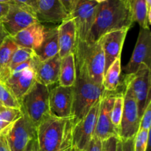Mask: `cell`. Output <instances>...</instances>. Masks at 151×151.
<instances>
[{
    "instance_id": "e575fe53",
    "label": "cell",
    "mask_w": 151,
    "mask_h": 151,
    "mask_svg": "<svg viewBox=\"0 0 151 151\" xmlns=\"http://www.w3.org/2000/svg\"><path fill=\"white\" fill-rule=\"evenodd\" d=\"M134 138L121 140L122 142V151H134Z\"/></svg>"
},
{
    "instance_id": "277c9868",
    "label": "cell",
    "mask_w": 151,
    "mask_h": 151,
    "mask_svg": "<svg viewBox=\"0 0 151 151\" xmlns=\"http://www.w3.org/2000/svg\"><path fill=\"white\" fill-rule=\"evenodd\" d=\"M105 93L103 86L90 81L87 77L76 74L73 86L72 117L77 123L88 114L90 109L101 100Z\"/></svg>"
},
{
    "instance_id": "f35d334b",
    "label": "cell",
    "mask_w": 151,
    "mask_h": 151,
    "mask_svg": "<svg viewBox=\"0 0 151 151\" xmlns=\"http://www.w3.org/2000/svg\"><path fill=\"white\" fill-rule=\"evenodd\" d=\"M25 151H38V145H37L36 138L33 139L29 142Z\"/></svg>"
},
{
    "instance_id": "d590c367",
    "label": "cell",
    "mask_w": 151,
    "mask_h": 151,
    "mask_svg": "<svg viewBox=\"0 0 151 151\" xmlns=\"http://www.w3.org/2000/svg\"><path fill=\"white\" fill-rule=\"evenodd\" d=\"M62 4L64 7L65 10L68 13V14H70L71 12L74 9V7L76 4L78 0H60Z\"/></svg>"
},
{
    "instance_id": "bcb514c9",
    "label": "cell",
    "mask_w": 151,
    "mask_h": 151,
    "mask_svg": "<svg viewBox=\"0 0 151 151\" xmlns=\"http://www.w3.org/2000/svg\"><path fill=\"white\" fill-rule=\"evenodd\" d=\"M1 105H2V103H1V102H0V106H1Z\"/></svg>"
},
{
    "instance_id": "f546056e",
    "label": "cell",
    "mask_w": 151,
    "mask_h": 151,
    "mask_svg": "<svg viewBox=\"0 0 151 151\" xmlns=\"http://www.w3.org/2000/svg\"><path fill=\"white\" fill-rule=\"evenodd\" d=\"M150 130H139L134 137V151H146L149 142Z\"/></svg>"
},
{
    "instance_id": "f1b7e54d",
    "label": "cell",
    "mask_w": 151,
    "mask_h": 151,
    "mask_svg": "<svg viewBox=\"0 0 151 151\" xmlns=\"http://www.w3.org/2000/svg\"><path fill=\"white\" fill-rule=\"evenodd\" d=\"M0 102L6 107L20 109L19 102L13 95L8 88L0 81Z\"/></svg>"
},
{
    "instance_id": "74e56055",
    "label": "cell",
    "mask_w": 151,
    "mask_h": 151,
    "mask_svg": "<svg viewBox=\"0 0 151 151\" xmlns=\"http://www.w3.org/2000/svg\"><path fill=\"white\" fill-rule=\"evenodd\" d=\"M10 7V4L0 2V19L4 17L7 13Z\"/></svg>"
},
{
    "instance_id": "4316f807",
    "label": "cell",
    "mask_w": 151,
    "mask_h": 151,
    "mask_svg": "<svg viewBox=\"0 0 151 151\" xmlns=\"http://www.w3.org/2000/svg\"><path fill=\"white\" fill-rule=\"evenodd\" d=\"M19 47L11 36H8L0 44V74L10 62L13 53Z\"/></svg>"
},
{
    "instance_id": "44dd1931",
    "label": "cell",
    "mask_w": 151,
    "mask_h": 151,
    "mask_svg": "<svg viewBox=\"0 0 151 151\" xmlns=\"http://www.w3.org/2000/svg\"><path fill=\"white\" fill-rule=\"evenodd\" d=\"M39 61H44L58 55L59 52L58 27L47 28L41 45L34 51Z\"/></svg>"
},
{
    "instance_id": "603a6c76",
    "label": "cell",
    "mask_w": 151,
    "mask_h": 151,
    "mask_svg": "<svg viewBox=\"0 0 151 151\" xmlns=\"http://www.w3.org/2000/svg\"><path fill=\"white\" fill-rule=\"evenodd\" d=\"M121 56H119L105 72L103 81V88L106 91L114 92L120 85Z\"/></svg>"
},
{
    "instance_id": "30bf717a",
    "label": "cell",
    "mask_w": 151,
    "mask_h": 151,
    "mask_svg": "<svg viewBox=\"0 0 151 151\" xmlns=\"http://www.w3.org/2000/svg\"><path fill=\"white\" fill-rule=\"evenodd\" d=\"M100 100L96 103L82 119L74 125L72 147L76 151H85L94 135Z\"/></svg>"
},
{
    "instance_id": "ffe728a7",
    "label": "cell",
    "mask_w": 151,
    "mask_h": 151,
    "mask_svg": "<svg viewBox=\"0 0 151 151\" xmlns=\"http://www.w3.org/2000/svg\"><path fill=\"white\" fill-rule=\"evenodd\" d=\"M35 82L36 78L35 68H29L24 71L16 78L7 79L4 84H5L13 95L19 102L23 96L32 88Z\"/></svg>"
},
{
    "instance_id": "52a82bcc",
    "label": "cell",
    "mask_w": 151,
    "mask_h": 151,
    "mask_svg": "<svg viewBox=\"0 0 151 151\" xmlns=\"http://www.w3.org/2000/svg\"><path fill=\"white\" fill-rule=\"evenodd\" d=\"M150 68L142 64L132 75H125L124 84L129 86L137 100L140 119L150 100Z\"/></svg>"
},
{
    "instance_id": "8d00e7d4",
    "label": "cell",
    "mask_w": 151,
    "mask_h": 151,
    "mask_svg": "<svg viewBox=\"0 0 151 151\" xmlns=\"http://www.w3.org/2000/svg\"><path fill=\"white\" fill-rule=\"evenodd\" d=\"M0 151H10L4 134L0 135Z\"/></svg>"
},
{
    "instance_id": "836d02e7",
    "label": "cell",
    "mask_w": 151,
    "mask_h": 151,
    "mask_svg": "<svg viewBox=\"0 0 151 151\" xmlns=\"http://www.w3.org/2000/svg\"><path fill=\"white\" fill-rule=\"evenodd\" d=\"M85 151H103V141L94 136Z\"/></svg>"
},
{
    "instance_id": "9a60e30c",
    "label": "cell",
    "mask_w": 151,
    "mask_h": 151,
    "mask_svg": "<svg viewBox=\"0 0 151 151\" xmlns=\"http://www.w3.org/2000/svg\"><path fill=\"white\" fill-rule=\"evenodd\" d=\"M128 30V28H123L108 32L102 37L106 59V70L119 56H121L124 41Z\"/></svg>"
},
{
    "instance_id": "ba28073f",
    "label": "cell",
    "mask_w": 151,
    "mask_h": 151,
    "mask_svg": "<svg viewBox=\"0 0 151 151\" xmlns=\"http://www.w3.org/2000/svg\"><path fill=\"white\" fill-rule=\"evenodd\" d=\"M10 151H25L31 140L36 138V126L22 115L4 134Z\"/></svg>"
},
{
    "instance_id": "cb8c5ba5",
    "label": "cell",
    "mask_w": 151,
    "mask_h": 151,
    "mask_svg": "<svg viewBox=\"0 0 151 151\" xmlns=\"http://www.w3.org/2000/svg\"><path fill=\"white\" fill-rule=\"evenodd\" d=\"M34 56H35V52L32 50L19 47L16 50V52L13 53L10 62L6 66L5 69L0 74V81L4 83L8 78L10 72L13 68L16 67L18 65L21 64V63H24V62L27 61V60H29Z\"/></svg>"
},
{
    "instance_id": "ab89813d",
    "label": "cell",
    "mask_w": 151,
    "mask_h": 151,
    "mask_svg": "<svg viewBox=\"0 0 151 151\" xmlns=\"http://www.w3.org/2000/svg\"><path fill=\"white\" fill-rule=\"evenodd\" d=\"M9 35L7 34V32H6L5 29H4V27H3L2 24H1V21H0V44L4 41L7 37H8Z\"/></svg>"
},
{
    "instance_id": "7c38bea8",
    "label": "cell",
    "mask_w": 151,
    "mask_h": 151,
    "mask_svg": "<svg viewBox=\"0 0 151 151\" xmlns=\"http://www.w3.org/2000/svg\"><path fill=\"white\" fill-rule=\"evenodd\" d=\"M151 32L150 28H141L130 60L123 68L125 75H132L138 71L142 64L150 68Z\"/></svg>"
},
{
    "instance_id": "484cf974",
    "label": "cell",
    "mask_w": 151,
    "mask_h": 151,
    "mask_svg": "<svg viewBox=\"0 0 151 151\" xmlns=\"http://www.w3.org/2000/svg\"><path fill=\"white\" fill-rule=\"evenodd\" d=\"M134 22H137L140 27L148 29L150 24L147 21V12L145 0H129Z\"/></svg>"
},
{
    "instance_id": "e0dca14e",
    "label": "cell",
    "mask_w": 151,
    "mask_h": 151,
    "mask_svg": "<svg viewBox=\"0 0 151 151\" xmlns=\"http://www.w3.org/2000/svg\"><path fill=\"white\" fill-rule=\"evenodd\" d=\"M60 60L59 55L44 61H39L35 57V72L37 82L47 86L58 83Z\"/></svg>"
},
{
    "instance_id": "ee69618b",
    "label": "cell",
    "mask_w": 151,
    "mask_h": 151,
    "mask_svg": "<svg viewBox=\"0 0 151 151\" xmlns=\"http://www.w3.org/2000/svg\"><path fill=\"white\" fill-rule=\"evenodd\" d=\"M94 1H95L96 2L98 3V4H101V3L104 2V1H107V0H94Z\"/></svg>"
},
{
    "instance_id": "83f0119b",
    "label": "cell",
    "mask_w": 151,
    "mask_h": 151,
    "mask_svg": "<svg viewBox=\"0 0 151 151\" xmlns=\"http://www.w3.org/2000/svg\"><path fill=\"white\" fill-rule=\"evenodd\" d=\"M123 92L117 93L116 94V97H115L113 107H112L111 109V123L113 125L114 128L117 131V134H119V126H120L121 119H122V112H123Z\"/></svg>"
},
{
    "instance_id": "5bb4252c",
    "label": "cell",
    "mask_w": 151,
    "mask_h": 151,
    "mask_svg": "<svg viewBox=\"0 0 151 151\" xmlns=\"http://www.w3.org/2000/svg\"><path fill=\"white\" fill-rule=\"evenodd\" d=\"M73 104V86H57L50 91V114L59 118L72 117Z\"/></svg>"
},
{
    "instance_id": "7a4b0ae2",
    "label": "cell",
    "mask_w": 151,
    "mask_h": 151,
    "mask_svg": "<svg viewBox=\"0 0 151 151\" xmlns=\"http://www.w3.org/2000/svg\"><path fill=\"white\" fill-rule=\"evenodd\" d=\"M74 119L47 114L36 126L38 151H65L72 147Z\"/></svg>"
},
{
    "instance_id": "d4e9b609",
    "label": "cell",
    "mask_w": 151,
    "mask_h": 151,
    "mask_svg": "<svg viewBox=\"0 0 151 151\" xmlns=\"http://www.w3.org/2000/svg\"><path fill=\"white\" fill-rule=\"evenodd\" d=\"M22 115L23 113L21 109L6 107L3 105L0 106V135L5 134L10 127Z\"/></svg>"
},
{
    "instance_id": "3957f363",
    "label": "cell",
    "mask_w": 151,
    "mask_h": 151,
    "mask_svg": "<svg viewBox=\"0 0 151 151\" xmlns=\"http://www.w3.org/2000/svg\"><path fill=\"white\" fill-rule=\"evenodd\" d=\"M74 55L76 74L87 77L92 82L103 86L106 59L102 38L95 42L77 40Z\"/></svg>"
},
{
    "instance_id": "2e32d148",
    "label": "cell",
    "mask_w": 151,
    "mask_h": 151,
    "mask_svg": "<svg viewBox=\"0 0 151 151\" xmlns=\"http://www.w3.org/2000/svg\"><path fill=\"white\" fill-rule=\"evenodd\" d=\"M58 55L60 58L74 53L77 42V29L75 21L72 18L68 17L62 21L58 26Z\"/></svg>"
},
{
    "instance_id": "d6986e66",
    "label": "cell",
    "mask_w": 151,
    "mask_h": 151,
    "mask_svg": "<svg viewBox=\"0 0 151 151\" xmlns=\"http://www.w3.org/2000/svg\"><path fill=\"white\" fill-rule=\"evenodd\" d=\"M36 16L40 22H61L69 16L60 0H38Z\"/></svg>"
},
{
    "instance_id": "7402d4cb",
    "label": "cell",
    "mask_w": 151,
    "mask_h": 151,
    "mask_svg": "<svg viewBox=\"0 0 151 151\" xmlns=\"http://www.w3.org/2000/svg\"><path fill=\"white\" fill-rule=\"evenodd\" d=\"M76 80V67L74 53L64 56L60 60L58 83L60 86L72 87Z\"/></svg>"
},
{
    "instance_id": "9c48e42d",
    "label": "cell",
    "mask_w": 151,
    "mask_h": 151,
    "mask_svg": "<svg viewBox=\"0 0 151 151\" xmlns=\"http://www.w3.org/2000/svg\"><path fill=\"white\" fill-rule=\"evenodd\" d=\"M98 5L94 0H78L69 14L76 25L77 40H87L95 20Z\"/></svg>"
},
{
    "instance_id": "7bdbcfd3",
    "label": "cell",
    "mask_w": 151,
    "mask_h": 151,
    "mask_svg": "<svg viewBox=\"0 0 151 151\" xmlns=\"http://www.w3.org/2000/svg\"><path fill=\"white\" fill-rule=\"evenodd\" d=\"M117 151H122V142H121V140L120 139H119V142H118Z\"/></svg>"
},
{
    "instance_id": "5b68a950",
    "label": "cell",
    "mask_w": 151,
    "mask_h": 151,
    "mask_svg": "<svg viewBox=\"0 0 151 151\" xmlns=\"http://www.w3.org/2000/svg\"><path fill=\"white\" fill-rule=\"evenodd\" d=\"M50 91L49 86L36 81L19 101L23 114L27 116L35 126L50 114Z\"/></svg>"
},
{
    "instance_id": "4fadbf2b",
    "label": "cell",
    "mask_w": 151,
    "mask_h": 151,
    "mask_svg": "<svg viewBox=\"0 0 151 151\" xmlns=\"http://www.w3.org/2000/svg\"><path fill=\"white\" fill-rule=\"evenodd\" d=\"M114 92L105 91L104 94L100 100L94 136L100 139L101 141H104L114 136L118 137L117 131L114 128L111 119V109L116 94Z\"/></svg>"
},
{
    "instance_id": "1f68e13d",
    "label": "cell",
    "mask_w": 151,
    "mask_h": 151,
    "mask_svg": "<svg viewBox=\"0 0 151 151\" xmlns=\"http://www.w3.org/2000/svg\"><path fill=\"white\" fill-rule=\"evenodd\" d=\"M119 138L116 136L111 137L103 141V151H117Z\"/></svg>"
},
{
    "instance_id": "8992f818",
    "label": "cell",
    "mask_w": 151,
    "mask_h": 151,
    "mask_svg": "<svg viewBox=\"0 0 151 151\" xmlns=\"http://www.w3.org/2000/svg\"><path fill=\"white\" fill-rule=\"evenodd\" d=\"M123 112L119 129V138L125 140L134 138L139 129L140 116L135 97L129 86L125 84Z\"/></svg>"
},
{
    "instance_id": "f6af8a7d",
    "label": "cell",
    "mask_w": 151,
    "mask_h": 151,
    "mask_svg": "<svg viewBox=\"0 0 151 151\" xmlns=\"http://www.w3.org/2000/svg\"><path fill=\"white\" fill-rule=\"evenodd\" d=\"M65 151H76V150H75V148H74V147H70V148L67 149V150H65Z\"/></svg>"
},
{
    "instance_id": "b9f144b4",
    "label": "cell",
    "mask_w": 151,
    "mask_h": 151,
    "mask_svg": "<svg viewBox=\"0 0 151 151\" xmlns=\"http://www.w3.org/2000/svg\"><path fill=\"white\" fill-rule=\"evenodd\" d=\"M0 2L5 3V4H13V1H12V0H0Z\"/></svg>"
},
{
    "instance_id": "d6a6232c",
    "label": "cell",
    "mask_w": 151,
    "mask_h": 151,
    "mask_svg": "<svg viewBox=\"0 0 151 151\" xmlns=\"http://www.w3.org/2000/svg\"><path fill=\"white\" fill-rule=\"evenodd\" d=\"M13 4L29 9L36 13L38 9V0H12Z\"/></svg>"
},
{
    "instance_id": "60d3db41",
    "label": "cell",
    "mask_w": 151,
    "mask_h": 151,
    "mask_svg": "<svg viewBox=\"0 0 151 151\" xmlns=\"http://www.w3.org/2000/svg\"><path fill=\"white\" fill-rule=\"evenodd\" d=\"M146 4V7H147V21H148L149 24L151 23V0H145Z\"/></svg>"
},
{
    "instance_id": "ac0fdd59",
    "label": "cell",
    "mask_w": 151,
    "mask_h": 151,
    "mask_svg": "<svg viewBox=\"0 0 151 151\" xmlns=\"http://www.w3.org/2000/svg\"><path fill=\"white\" fill-rule=\"evenodd\" d=\"M45 32V27L38 22L21 30L12 38L19 47L35 51L42 44Z\"/></svg>"
},
{
    "instance_id": "8fae6325",
    "label": "cell",
    "mask_w": 151,
    "mask_h": 151,
    "mask_svg": "<svg viewBox=\"0 0 151 151\" xmlns=\"http://www.w3.org/2000/svg\"><path fill=\"white\" fill-rule=\"evenodd\" d=\"M0 21L9 36L11 37L30 25L40 22L35 12L16 4H10L8 12Z\"/></svg>"
},
{
    "instance_id": "6da1fadb",
    "label": "cell",
    "mask_w": 151,
    "mask_h": 151,
    "mask_svg": "<svg viewBox=\"0 0 151 151\" xmlns=\"http://www.w3.org/2000/svg\"><path fill=\"white\" fill-rule=\"evenodd\" d=\"M129 0H107L99 4L94 24L86 41L95 42L108 32L132 26Z\"/></svg>"
},
{
    "instance_id": "4dcf8cb0",
    "label": "cell",
    "mask_w": 151,
    "mask_h": 151,
    "mask_svg": "<svg viewBox=\"0 0 151 151\" xmlns=\"http://www.w3.org/2000/svg\"><path fill=\"white\" fill-rule=\"evenodd\" d=\"M151 125V101L148 103L140 119L139 129V130H150Z\"/></svg>"
}]
</instances>
